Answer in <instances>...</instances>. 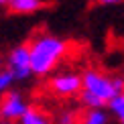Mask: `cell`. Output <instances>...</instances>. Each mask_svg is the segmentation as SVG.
Masks as SVG:
<instances>
[{"label":"cell","mask_w":124,"mask_h":124,"mask_svg":"<svg viewBox=\"0 0 124 124\" xmlns=\"http://www.w3.org/2000/svg\"><path fill=\"white\" fill-rule=\"evenodd\" d=\"M124 90V77L106 75L98 69H87L81 75L79 100L87 108H106L116 94Z\"/></svg>","instance_id":"6da1fadb"},{"label":"cell","mask_w":124,"mask_h":124,"mask_svg":"<svg viewBox=\"0 0 124 124\" xmlns=\"http://www.w3.org/2000/svg\"><path fill=\"white\" fill-rule=\"evenodd\" d=\"M27 47L33 75H49L67 53V43L55 35H39Z\"/></svg>","instance_id":"7a4b0ae2"},{"label":"cell","mask_w":124,"mask_h":124,"mask_svg":"<svg viewBox=\"0 0 124 124\" xmlns=\"http://www.w3.org/2000/svg\"><path fill=\"white\" fill-rule=\"evenodd\" d=\"M31 104L24 100V96L20 92L8 90L4 92L0 98V120H8V122H16L20 116L27 112V108Z\"/></svg>","instance_id":"3957f363"},{"label":"cell","mask_w":124,"mask_h":124,"mask_svg":"<svg viewBox=\"0 0 124 124\" xmlns=\"http://www.w3.org/2000/svg\"><path fill=\"white\" fill-rule=\"evenodd\" d=\"M51 92L57 98H73L81 90V75L75 71H61L51 77Z\"/></svg>","instance_id":"277c9868"},{"label":"cell","mask_w":124,"mask_h":124,"mask_svg":"<svg viewBox=\"0 0 124 124\" xmlns=\"http://www.w3.org/2000/svg\"><path fill=\"white\" fill-rule=\"evenodd\" d=\"M6 63H8L6 69L14 75V79H27V77L33 75V71H31V59H29V47L27 45L14 47L8 53Z\"/></svg>","instance_id":"5b68a950"},{"label":"cell","mask_w":124,"mask_h":124,"mask_svg":"<svg viewBox=\"0 0 124 124\" xmlns=\"http://www.w3.org/2000/svg\"><path fill=\"white\" fill-rule=\"evenodd\" d=\"M16 124H53V120H51V116L45 110L35 108V106H29L27 112L16 120Z\"/></svg>","instance_id":"8992f818"},{"label":"cell","mask_w":124,"mask_h":124,"mask_svg":"<svg viewBox=\"0 0 124 124\" xmlns=\"http://www.w3.org/2000/svg\"><path fill=\"white\" fill-rule=\"evenodd\" d=\"M6 4H8V8L12 10V12H16V14H31V12H35V10H39L41 8V0H6Z\"/></svg>","instance_id":"52a82bcc"},{"label":"cell","mask_w":124,"mask_h":124,"mask_svg":"<svg viewBox=\"0 0 124 124\" xmlns=\"http://www.w3.org/2000/svg\"><path fill=\"white\" fill-rule=\"evenodd\" d=\"M108 122H110V118L104 112V108H90L81 120V124H108Z\"/></svg>","instance_id":"ba28073f"},{"label":"cell","mask_w":124,"mask_h":124,"mask_svg":"<svg viewBox=\"0 0 124 124\" xmlns=\"http://www.w3.org/2000/svg\"><path fill=\"white\" fill-rule=\"evenodd\" d=\"M108 106H110V112H112V116L116 118V122L124 124V90L112 98Z\"/></svg>","instance_id":"9c48e42d"},{"label":"cell","mask_w":124,"mask_h":124,"mask_svg":"<svg viewBox=\"0 0 124 124\" xmlns=\"http://www.w3.org/2000/svg\"><path fill=\"white\" fill-rule=\"evenodd\" d=\"M14 81L16 79H14V75L10 73L8 69H0V96H2L4 92H8Z\"/></svg>","instance_id":"30bf717a"},{"label":"cell","mask_w":124,"mask_h":124,"mask_svg":"<svg viewBox=\"0 0 124 124\" xmlns=\"http://www.w3.org/2000/svg\"><path fill=\"white\" fill-rule=\"evenodd\" d=\"M61 124H77V114L73 110H65L63 114H61Z\"/></svg>","instance_id":"8fae6325"},{"label":"cell","mask_w":124,"mask_h":124,"mask_svg":"<svg viewBox=\"0 0 124 124\" xmlns=\"http://www.w3.org/2000/svg\"><path fill=\"white\" fill-rule=\"evenodd\" d=\"M100 4H118V2H122V0H98Z\"/></svg>","instance_id":"7c38bea8"},{"label":"cell","mask_w":124,"mask_h":124,"mask_svg":"<svg viewBox=\"0 0 124 124\" xmlns=\"http://www.w3.org/2000/svg\"><path fill=\"white\" fill-rule=\"evenodd\" d=\"M0 124H16V122H8V120H0Z\"/></svg>","instance_id":"4fadbf2b"},{"label":"cell","mask_w":124,"mask_h":124,"mask_svg":"<svg viewBox=\"0 0 124 124\" xmlns=\"http://www.w3.org/2000/svg\"><path fill=\"white\" fill-rule=\"evenodd\" d=\"M0 4H6V0H0Z\"/></svg>","instance_id":"5bb4252c"}]
</instances>
